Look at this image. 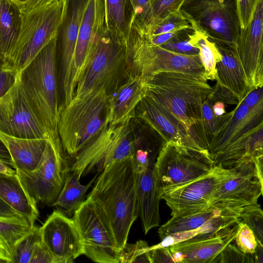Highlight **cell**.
<instances>
[{
    "label": "cell",
    "instance_id": "8992f818",
    "mask_svg": "<svg viewBox=\"0 0 263 263\" xmlns=\"http://www.w3.org/2000/svg\"><path fill=\"white\" fill-rule=\"evenodd\" d=\"M125 46L128 75L145 77L167 71L205 77L199 55L178 54L152 44L143 30L133 19L129 26Z\"/></svg>",
    "mask_w": 263,
    "mask_h": 263
},
{
    "label": "cell",
    "instance_id": "7c38bea8",
    "mask_svg": "<svg viewBox=\"0 0 263 263\" xmlns=\"http://www.w3.org/2000/svg\"><path fill=\"white\" fill-rule=\"evenodd\" d=\"M77 227L84 254L99 263H120L118 247L110 227L102 211L87 198L72 218Z\"/></svg>",
    "mask_w": 263,
    "mask_h": 263
},
{
    "label": "cell",
    "instance_id": "94428289",
    "mask_svg": "<svg viewBox=\"0 0 263 263\" xmlns=\"http://www.w3.org/2000/svg\"><path fill=\"white\" fill-rule=\"evenodd\" d=\"M12 1H14V2H15L16 3L18 4V3H23V2H25L26 0H12Z\"/></svg>",
    "mask_w": 263,
    "mask_h": 263
},
{
    "label": "cell",
    "instance_id": "816d5d0a",
    "mask_svg": "<svg viewBox=\"0 0 263 263\" xmlns=\"http://www.w3.org/2000/svg\"><path fill=\"white\" fill-rule=\"evenodd\" d=\"M249 108L263 106V88L258 87L249 91L241 101Z\"/></svg>",
    "mask_w": 263,
    "mask_h": 263
},
{
    "label": "cell",
    "instance_id": "2e32d148",
    "mask_svg": "<svg viewBox=\"0 0 263 263\" xmlns=\"http://www.w3.org/2000/svg\"><path fill=\"white\" fill-rule=\"evenodd\" d=\"M130 121L108 125L85 148L83 157L90 171L101 172L109 163L133 156L141 143Z\"/></svg>",
    "mask_w": 263,
    "mask_h": 263
},
{
    "label": "cell",
    "instance_id": "ee69618b",
    "mask_svg": "<svg viewBox=\"0 0 263 263\" xmlns=\"http://www.w3.org/2000/svg\"><path fill=\"white\" fill-rule=\"evenodd\" d=\"M157 155L153 154L151 149L141 146V142L136 148L133 155L137 173H141L149 167L154 166Z\"/></svg>",
    "mask_w": 263,
    "mask_h": 263
},
{
    "label": "cell",
    "instance_id": "91938a15",
    "mask_svg": "<svg viewBox=\"0 0 263 263\" xmlns=\"http://www.w3.org/2000/svg\"><path fill=\"white\" fill-rule=\"evenodd\" d=\"M5 161L0 159V173L9 175L16 174V171L9 166Z\"/></svg>",
    "mask_w": 263,
    "mask_h": 263
},
{
    "label": "cell",
    "instance_id": "7bdbcfd3",
    "mask_svg": "<svg viewBox=\"0 0 263 263\" xmlns=\"http://www.w3.org/2000/svg\"><path fill=\"white\" fill-rule=\"evenodd\" d=\"M254 263L252 255L244 253L237 247L229 243L216 258L214 263Z\"/></svg>",
    "mask_w": 263,
    "mask_h": 263
},
{
    "label": "cell",
    "instance_id": "f35d334b",
    "mask_svg": "<svg viewBox=\"0 0 263 263\" xmlns=\"http://www.w3.org/2000/svg\"><path fill=\"white\" fill-rule=\"evenodd\" d=\"M149 247L146 241L142 240L133 244L126 243L121 250L120 263H150Z\"/></svg>",
    "mask_w": 263,
    "mask_h": 263
},
{
    "label": "cell",
    "instance_id": "6da1fadb",
    "mask_svg": "<svg viewBox=\"0 0 263 263\" xmlns=\"http://www.w3.org/2000/svg\"><path fill=\"white\" fill-rule=\"evenodd\" d=\"M144 78L146 96L180 121L202 149L204 140L201 128L202 107L213 94V87L209 84L205 77L166 71Z\"/></svg>",
    "mask_w": 263,
    "mask_h": 263
},
{
    "label": "cell",
    "instance_id": "b9f144b4",
    "mask_svg": "<svg viewBox=\"0 0 263 263\" xmlns=\"http://www.w3.org/2000/svg\"><path fill=\"white\" fill-rule=\"evenodd\" d=\"M134 10V20L144 30L152 24L153 15L149 0H130Z\"/></svg>",
    "mask_w": 263,
    "mask_h": 263
},
{
    "label": "cell",
    "instance_id": "f1b7e54d",
    "mask_svg": "<svg viewBox=\"0 0 263 263\" xmlns=\"http://www.w3.org/2000/svg\"><path fill=\"white\" fill-rule=\"evenodd\" d=\"M106 29L125 42L134 10L130 0H104Z\"/></svg>",
    "mask_w": 263,
    "mask_h": 263
},
{
    "label": "cell",
    "instance_id": "f907efd6",
    "mask_svg": "<svg viewBox=\"0 0 263 263\" xmlns=\"http://www.w3.org/2000/svg\"><path fill=\"white\" fill-rule=\"evenodd\" d=\"M213 98L215 101H221L224 103L237 104L238 103L235 96L228 89L220 85L217 83L213 87Z\"/></svg>",
    "mask_w": 263,
    "mask_h": 263
},
{
    "label": "cell",
    "instance_id": "ab89813d",
    "mask_svg": "<svg viewBox=\"0 0 263 263\" xmlns=\"http://www.w3.org/2000/svg\"><path fill=\"white\" fill-rule=\"evenodd\" d=\"M235 240L237 247L245 254L252 255L258 245L253 231L241 221Z\"/></svg>",
    "mask_w": 263,
    "mask_h": 263
},
{
    "label": "cell",
    "instance_id": "cb8c5ba5",
    "mask_svg": "<svg viewBox=\"0 0 263 263\" xmlns=\"http://www.w3.org/2000/svg\"><path fill=\"white\" fill-rule=\"evenodd\" d=\"M137 201L138 217L143 231L146 234L151 229L159 226L160 195L154 165L137 173Z\"/></svg>",
    "mask_w": 263,
    "mask_h": 263
},
{
    "label": "cell",
    "instance_id": "52a82bcc",
    "mask_svg": "<svg viewBox=\"0 0 263 263\" xmlns=\"http://www.w3.org/2000/svg\"><path fill=\"white\" fill-rule=\"evenodd\" d=\"M63 0L42 8L22 12V25L17 39L4 63L18 73L57 36L63 11Z\"/></svg>",
    "mask_w": 263,
    "mask_h": 263
},
{
    "label": "cell",
    "instance_id": "4dcf8cb0",
    "mask_svg": "<svg viewBox=\"0 0 263 263\" xmlns=\"http://www.w3.org/2000/svg\"><path fill=\"white\" fill-rule=\"evenodd\" d=\"M81 177L77 173L70 171L61 192L51 205L58 208L67 216L73 215L84 201V195L92 185L97 175L86 185L80 183Z\"/></svg>",
    "mask_w": 263,
    "mask_h": 263
},
{
    "label": "cell",
    "instance_id": "60d3db41",
    "mask_svg": "<svg viewBox=\"0 0 263 263\" xmlns=\"http://www.w3.org/2000/svg\"><path fill=\"white\" fill-rule=\"evenodd\" d=\"M184 1L149 0L153 15V22L151 25L171 13L179 11Z\"/></svg>",
    "mask_w": 263,
    "mask_h": 263
},
{
    "label": "cell",
    "instance_id": "e0dca14e",
    "mask_svg": "<svg viewBox=\"0 0 263 263\" xmlns=\"http://www.w3.org/2000/svg\"><path fill=\"white\" fill-rule=\"evenodd\" d=\"M0 132L19 138L49 139L26 99L18 76L13 86L0 98Z\"/></svg>",
    "mask_w": 263,
    "mask_h": 263
},
{
    "label": "cell",
    "instance_id": "44dd1931",
    "mask_svg": "<svg viewBox=\"0 0 263 263\" xmlns=\"http://www.w3.org/2000/svg\"><path fill=\"white\" fill-rule=\"evenodd\" d=\"M136 115L156 132L163 142L172 141L188 148L207 151L198 145L180 121L147 96L137 105Z\"/></svg>",
    "mask_w": 263,
    "mask_h": 263
},
{
    "label": "cell",
    "instance_id": "ba28073f",
    "mask_svg": "<svg viewBox=\"0 0 263 263\" xmlns=\"http://www.w3.org/2000/svg\"><path fill=\"white\" fill-rule=\"evenodd\" d=\"M180 11L216 44L234 48L240 31L236 0H184Z\"/></svg>",
    "mask_w": 263,
    "mask_h": 263
},
{
    "label": "cell",
    "instance_id": "83f0119b",
    "mask_svg": "<svg viewBox=\"0 0 263 263\" xmlns=\"http://www.w3.org/2000/svg\"><path fill=\"white\" fill-rule=\"evenodd\" d=\"M22 12L12 0H0V59L6 63L17 39Z\"/></svg>",
    "mask_w": 263,
    "mask_h": 263
},
{
    "label": "cell",
    "instance_id": "3957f363",
    "mask_svg": "<svg viewBox=\"0 0 263 263\" xmlns=\"http://www.w3.org/2000/svg\"><path fill=\"white\" fill-rule=\"evenodd\" d=\"M263 106L249 108L242 101L220 116L208 147L215 165L230 168L263 157Z\"/></svg>",
    "mask_w": 263,
    "mask_h": 263
},
{
    "label": "cell",
    "instance_id": "ac0fdd59",
    "mask_svg": "<svg viewBox=\"0 0 263 263\" xmlns=\"http://www.w3.org/2000/svg\"><path fill=\"white\" fill-rule=\"evenodd\" d=\"M262 30L263 0H258L251 21L240 29L234 47L250 90L263 86Z\"/></svg>",
    "mask_w": 263,
    "mask_h": 263
},
{
    "label": "cell",
    "instance_id": "1f68e13d",
    "mask_svg": "<svg viewBox=\"0 0 263 263\" xmlns=\"http://www.w3.org/2000/svg\"><path fill=\"white\" fill-rule=\"evenodd\" d=\"M192 43L199 49V57L208 80H216V64L221 58L215 43L202 31L192 27Z\"/></svg>",
    "mask_w": 263,
    "mask_h": 263
},
{
    "label": "cell",
    "instance_id": "603a6c76",
    "mask_svg": "<svg viewBox=\"0 0 263 263\" xmlns=\"http://www.w3.org/2000/svg\"><path fill=\"white\" fill-rule=\"evenodd\" d=\"M146 96L144 77L128 75L127 81L108 96L106 122L118 125L135 117L136 108Z\"/></svg>",
    "mask_w": 263,
    "mask_h": 263
},
{
    "label": "cell",
    "instance_id": "bcb514c9",
    "mask_svg": "<svg viewBox=\"0 0 263 263\" xmlns=\"http://www.w3.org/2000/svg\"><path fill=\"white\" fill-rule=\"evenodd\" d=\"M200 234V232L198 228L194 230L173 233L163 238L159 243L150 246L149 249L170 247L172 245L187 240Z\"/></svg>",
    "mask_w": 263,
    "mask_h": 263
},
{
    "label": "cell",
    "instance_id": "d590c367",
    "mask_svg": "<svg viewBox=\"0 0 263 263\" xmlns=\"http://www.w3.org/2000/svg\"><path fill=\"white\" fill-rule=\"evenodd\" d=\"M239 218L253 231L258 243L263 246V212L260 205L257 203L243 208Z\"/></svg>",
    "mask_w": 263,
    "mask_h": 263
},
{
    "label": "cell",
    "instance_id": "f546056e",
    "mask_svg": "<svg viewBox=\"0 0 263 263\" xmlns=\"http://www.w3.org/2000/svg\"><path fill=\"white\" fill-rule=\"evenodd\" d=\"M224 210L210 208L193 212L172 216V218L162 224L158 233L161 240L166 236L176 232L194 230L202 226Z\"/></svg>",
    "mask_w": 263,
    "mask_h": 263
},
{
    "label": "cell",
    "instance_id": "681fc988",
    "mask_svg": "<svg viewBox=\"0 0 263 263\" xmlns=\"http://www.w3.org/2000/svg\"><path fill=\"white\" fill-rule=\"evenodd\" d=\"M150 263L174 262V260L169 247L149 249Z\"/></svg>",
    "mask_w": 263,
    "mask_h": 263
},
{
    "label": "cell",
    "instance_id": "4316f807",
    "mask_svg": "<svg viewBox=\"0 0 263 263\" xmlns=\"http://www.w3.org/2000/svg\"><path fill=\"white\" fill-rule=\"evenodd\" d=\"M0 199L34 226L39 215L37 205L16 173L9 175L0 173Z\"/></svg>",
    "mask_w": 263,
    "mask_h": 263
},
{
    "label": "cell",
    "instance_id": "8fae6325",
    "mask_svg": "<svg viewBox=\"0 0 263 263\" xmlns=\"http://www.w3.org/2000/svg\"><path fill=\"white\" fill-rule=\"evenodd\" d=\"M126 64L125 42L116 38L106 27L95 44L90 62L77 83L72 99L100 86H104L108 93V88H111L123 70H127Z\"/></svg>",
    "mask_w": 263,
    "mask_h": 263
},
{
    "label": "cell",
    "instance_id": "277c9868",
    "mask_svg": "<svg viewBox=\"0 0 263 263\" xmlns=\"http://www.w3.org/2000/svg\"><path fill=\"white\" fill-rule=\"evenodd\" d=\"M18 78L28 102L49 139L61 144L58 130L60 109L56 36L18 73Z\"/></svg>",
    "mask_w": 263,
    "mask_h": 263
},
{
    "label": "cell",
    "instance_id": "9f6ffc18",
    "mask_svg": "<svg viewBox=\"0 0 263 263\" xmlns=\"http://www.w3.org/2000/svg\"><path fill=\"white\" fill-rule=\"evenodd\" d=\"M212 109L216 116H221L226 113L224 103L221 101H216L212 105Z\"/></svg>",
    "mask_w": 263,
    "mask_h": 263
},
{
    "label": "cell",
    "instance_id": "9c48e42d",
    "mask_svg": "<svg viewBox=\"0 0 263 263\" xmlns=\"http://www.w3.org/2000/svg\"><path fill=\"white\" fill-rule=\"evenodd\" d=\"M61 144L47 140L41 159L32 171H16L29 195L40 206H51L70 172Z\"/></svg>",
    "mask_w": 263,
    "mask_h": 263
},
{
    "label": "cell",
    "instance_id": "e575fe53",
    "mask_svg": "<svg viewBox=\"0 0 263 263\" xmlns=\"http://www.w3.org/2000/svg\"><path fill=\"white\" fill-rule=\"evenodd\" d=\"M189 22L179 11L171 13L149 26L144 31L149 36L176 31L191 27Z\"/></svg>",
    "mask_w": 263,
    "mask_h": 263
},
{
    "label": "cell",
    "instance_id": "6125c7cd",
    "mask_svg": "<svg viewBox=\"0 0 263 263\" xmlns=\"http://www.w3.org/2000/svg\"><path fill=\"white\" fill-rule=\"evenodd\" d=\"M4 64V63L3 62V61L0 59V69L2 68Z\"/></svg>",
    "mask_w": 263,
    "mask_h": 263
},
{
    "label": "cell",
    "instance_id": "7a4b0ae2",
    "mask_svg": "<svg viewBox=\"0 0 263 263\" xmlns=\"http://www.w3.org/2000/svg\"><path fill=\"white\" fill-rule=\"evenodd\" d=\"M95 180L87 196L100 208L121 249L127 243L130 228L138 217L137 173L133 156L106 165Z\"/></svg>",
    "mask_w": 263,
    "mask_h": 263
},
{
    "label": "cell",
    "instance_id": "db71d44e",
    "mask_svg": "<svg viewBox=\"0 0 263 263\" xmlns=\"http://www.w3.org/2000/svg\"><path fill=\"white\" fill-rule=\"evenodd\" d=\"M0 262L12 263L11 252L7 244L0 238Z\"/></svg>",
    "mask_w": 263,
    "mask_h": 263
},
{
    "label": "cell",
    "instance_id": "5b68a950",
    "mask_svg": "<svg viewBox=\"0 0 263 263\" xmlns=\"http://www.w3.org/2000/svg\"><path fill=\"white\" fill-rule=\"evenodd\" d=\"M109 94L96 87L60 110L58 130L62 146L75 157L101 132L106 122Z\"/></svg>",
    "mask_w": 263,
    "mask_h": 263
},
{
    "label": "cell",
    "instance_id": "11a10c76",
    "mask_svg": "<svg viewBox=\"0 0 263 263\" xmlns=\"http://www.w3.org/2000/svg\"><path fill=\"white\" fill-rule=\"evenodd\" d=\"M21 215L0 199V217H13Z\"/></svg>",
    "mask_w": 263,
    "mask_h": 263
},
{
    "label": "cell",
    "instance_id": "6f0895ef",
    "mask_svg": "<svg viewBox=\"0 0 263 263\" xmlns=\"http://www.w3.org/2000/svg\"><path fill=\"white\" fill-rule=\"evenodd\" d=\"M0 159L5 161L8 164L11 165V160L10 154L3 144V143L0 140Z\"/></svg>",
    "mask_w": 263,
    "mask_h": 263
},
{
    "label": "cell",
    "instance_id": "484cf974",
    "mask_svg": "<svg viewBox=\"0 0 263 263\" xmlns=\"http://www.w3.org/2000/svg\"><path fill=\"white\" fill-rule=\"evenodd\" d=\"M47 139L24 138L6 135L0 132V140L8 150L11 165L15 171L29 172L39 163Z\"/></svg>",
    "mask_w": 263,
    "mask_h": 263
},
{
    "label": "cell",
    "instance_id": "30bf717a",
    "mask_svg": "<svg viewBox=\"0 0 263 263\" xmlns=\"http://www.w3.org/2000/svg\"><path fill=\"white\" fill-rule=\"evenodd\" d=\"M215 166L208 151L186 147L178 143L163 142L154 164L159 190L202 176Z\"/></svg>",
    "mask_w": 263,
    "mask_h": 263
},
{
    "label": "cell",
    "instance_id": "836d02e7",
    "mask_svg": "<svg viewBox=\"0 0 263 263\" xmlns=\"http://www.w3.org/2000/svg\"><path fill=\"white\" fill-rule=\"evenodd\" d=\"M42 239L39 228L31 230L15 244L12 252V263H29L34 250Z\"/></svg>",
    "mask_w": 263,
    "mask_h": 263
},
{
    "label": "cell",
    "instance_id": "d4e9b609",
    "mask_svg": "<svg viewBox=\"0 0 263 263\" xmlns=\"http://www.w3.org/2000/svg\"><path fill=\"white\" fill-rule=\"evenodd\" d=\"M216 46L221 55L215 67L217 83L230 90L239 102L250 91L241 64L234 48Z\"/></svg>",
    "mask_w": 263,
    "mask_h": 263
},
{
    "label": "cell",
    "instance_id": "ffe728a7",
    "mask_svg": "<svg viewBox=\"0 0 263 263\" xmlns=\"http://www.w3.org/2000/svg\"><path fill=\"white\" fill-rule=\"evenodd\" d=\"M241 221L170 246L174 262L214 263L224 248L235 239Z\"/></svg>",
    "mask_w": 263,
    "mask_h": 263
},
{
    "label": "cell",
    "instance_id": "f6af8a7d",
    "mask_svg": "<svg viewBox=\"0 0 263 263\" xmlns=\"http://www.w3.org/2000/svg\"><path fill=\"white\" fill-rule=\"evenodd\" d=\"M258 0H236L240 29H245L251 21Z\"/></svg>",
    "mask_w": 263,
    "mask_h": 263
},
{
    "label": "cell",
    "instance_id": "d6986e66",
    "mask_svg": "<svg viewBox=\"0 0 263 263\" xmlns=\"http://www.w3.org/2000/svg\"><path fill=\"white\" fill-rule=\"evenodd\" d=\"M39 230L42 241L55 263H71L84 254L80 235L73 219L61 211H54Z\"/></svg>",
    "mask_w": 263,
    "mask_h": 263
},
{
    "label": "cell",
    "instance_id": "680465c9",
    "mask_svg": "<svg viewBox=\"0 0 263 263\" xmlns=\"http://www.w3.org/2000/svg\"><path fill=\"white\" fill-rule=\"evenodd\" d=\"M255 263L263 262V246L258 243L254 253L252 254Z\"/></svg>",
    "mask_w": 263,
    "mask_h": 263
},
{
    "label": "cell",
    "instance_id": "f5cc1de1",
    "mask_svg": "<svg viewBox=\"0 0 263 263\" xmlns=\"http://www.w3.org/2000/svg\"><path fill=\"white\" fill-rule=\"evenodd\" d=\"M58 0H26L17 5L22 12H28L45 7Z\"/></svg>",
    "mask_w": 263,
    "mask_h": 263
},
{
    "label": "cell",
    "instance_id": "4fadbf2b",
    "mask_svg": "<svg viewBox=\"0 0 263 263\" xmlns=\"http://www.w3.org/2000/svg\"><path fill=\"white\" fill-rule=\"evenodd\" d=\"M90 0H63V11L56 36L57 60L60 61V106L69 104L76 88L73 79L74 52L79 31Z\"/></svg>",
    "mask_w": 263,
    "mask_h": 263
},
{
    "label": "cell",
    "instance_id": "c3c4849f",
    "mask_svg": "<svg viewBox=\"0 0 263 263\" xmlns=\"http://www.w3.org/2000/svg\"><path fill=\"white\" fill-rule=\"evenodd\" d=\"M29 263H55L52 254L42 239L35 247Z\"/></svg>",
    "mask_w": 263,
    "mask_h": 263
},
{
    "label": "cell",
    "instance_id": "9a60e30c",
    "mask_svg": "<svg viewBox=\"0 0 263 263\" xmlns=\"http://www.w3.org/2000/svg\"><path fill=\"white\" fill-rule=\"evenodd\" d=\"M254 160L230 168L229 175L214 192L211 206L240 213L243 208L258 203L263 181L257 174Z\"/></svg>",
    "mask_w": 263,
    "mask_h": 263
},
{
    "label": "cell",
    "instance_id": "d6a6232c",
    "mask_svg": "<svg viewBox=\"0 0 263 263\" xmlns=\"http://www.w3.org/2000/svg\"><path fill=\"white\" fill-rule=\"evenodd\" d=\"M33 227L26 219L21 216L0 217V238L7 244L12 253L16 242Z\"/></svg>",
    "mask_w": 263,
    "mask_h": 263
},
{
    "label": "cell",
    "instance_id": "7dc6e473",
    "mask_svg": "<svg viewBox=\"0 0 263 263\" xmlns=\"http://www.w3.org/2000/svg\"><path fill=\"white\" fill-rule=\"evenodd\" d=\"M18 76V73L14 69L3 65L0 69V98L13 86Z\"/></svg>",
    "mask_w": 263,
    "mask_h": 263
},
{
    "label": "cell",
    "instance_id": "8d00e7d4",
    "mask_svg": "<svg viewBox=\"0 0 263 263\" xmlns=\"http://www.w3.org/2000/svg\"><path fill=\"white\" fill-rule=\"evenodd\" d=\"M193 31L192 26L184 29L179 36L160 45V47L173 52L189 55L199 54V49L192 42L191 34Z\"/></svg>",
    "mask_w": 263,
    "mask_h": 263
},
{
    "label": "cell",
    "instance_id": "7402d4cb",
    "mask_svg": "<svg viewBox=\"0 0 263 263\" xmlns=\"http://www.w3.org/2000/svg\"><path fill=\"white\" fill-rule=\"evenodd\" d=\"M105 28L104 0H90L75 49L73 83L76 88L90 62L95 44Z\"/></svg>",
    "mask_w": 263,
    "mask_h": 263
},
{
    "label": "cell",
    "instance_id": "5bb4252c",
    "mask_svg": "<svg viewBox=\"0 0 263 263\" xmlns=\"http://www.w3.org/2000/svg\"><path fill=\"white\" fill-rule=\"evenodd\" d=\"M230 171V168L215 165L196 179L161 189L160 198L171 209L172 216L208 209L211 206L214 192Z\"/></svg>",
    "mask_w": 263,
    "mask_h": 263
},
{
    "label": "cell",
    "instance_id": "74e56055",
    "mask_svg": "<svg viewBox=\"0 0 263 263\" xmlns=\"http://www.w3.org/2000/svg\"><path fill=\"white\" fill-rule=\"evenodd\" d=\"M215 102L213 97H211L203 103L202 107L201 128L207 149L220 119V116H216L213 112L212 105Z\"/></svg>",
    "mask_w": 263,
    "mask_h": 263
}]
</instances>
